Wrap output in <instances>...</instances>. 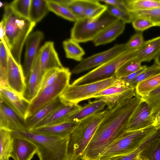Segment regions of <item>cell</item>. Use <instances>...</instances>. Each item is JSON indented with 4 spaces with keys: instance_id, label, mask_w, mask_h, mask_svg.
<instances>
[{
    "instance_id": "obj_26",
    "label": "cell",
    "mask_w": 160,
    "mask_h": 160,
    "mask_svg": "<svg viewBox=\"0 0 160 160\" xmlns=\"http://www.w3.org/2000/svg\"><path fill=\"white\" fill-rule=\"evenodd\" d=\"M124 2L129 12L160 8V0H124Z\"/></svg>"
},
{
    "instance_id": "obj_53",
    "label": "cell",
    "mask_w": 160,
    "mask_h": 160,
    "mask_svg": "<svg viewBox=\"0 0 160 160\" xmlns=\"http://www.w3.org/2000/svg\"><path fill=\"white\" fill-rule=\"evenodd\" d=\"M136 160H142V159H140L138 156V157H137V158Z\"/></svg>"
},
{
    "instance_id": "obj_16",
    "label": "cell",
    "mask_w": 160,
    "mask_h": 160,
    "mask_svg": "<svg viewBox=\"0 0 160 160\" xmlns=\"http://www.w3.org/2000/svg\"><path fill=\"white\" fill-rule=\"evenodd\" d=\"M42 74L53 68L62 69V66L54 46V42L48 41L39 50L38 53Z\"/></svg>"
},
{
    "instance_id": "obj_41",
    "label": "cell",
    "mask_w": 160,
    "mask_h": 160,
    "mask_svg": "<svg viewBox=\"0 0 160 160\" xmlns=\"http://www.w3.org/2000/svg\"><path fill=\"white\" fill-rule=\"evenodd\" d=\"M105 4L107 6V11L113 16L125 24L132 22V18L128 12L124 11L110 5Z\"/></svg>"
},
{
    "instance_id": "obj_21",
    "label": "cell",
    "mask_w": 160,
    "mask_h": 160,
    "mask_svg": "<svg viewBox=\"0 0 160 160\" xmlns=\"http://www.w3.org/2000/svg\"><path fill=\"white\" fill-rule=\"evenodd\" d=\"M160 51V36L145 41L137 52L135 57L141 63L154 59Z\"/></svg>"
},
{
    "instance_id": "obj_10",
    "label": "cell",
    "mask_w": 160,
    "mask_h": 160,
    "mask_svg": "<svg viewBox=\"0 0 160 160\" xmlns=\"http://www.w3.org/2000/svg\"><path fill=\"white\" fill-rule=\"evenodd\" d=\"M127 49L126 43L116 44L108 50L83 58L72 69L71 73L77 74L98 67L116 57Z\"/></svg>"
},
{
    "instance_id": "obj_50",
    "label": "cell",
    "mask_w": 160,
    "mask_h": 160,
    "mask_svg": "<svg viewBox=\"0 0 160 160\" xmlns=\"http://www.w3.org/2000/svg\"><path fill=\"white\" fill-rule=\"evenodd\" d=\"M153 125L156 130L160 129V117L155 119Z\"/></svg>"
},
{
    "instance_id": "obj_18",
    "label": "cell",
    "mask_w": 160,
    "mask_h": 160,
    "mask_svg": "<svg viewBox=\"0 0 160 160\" xmlns=\"http://www.w3.org/2000/svg\"><path fill=\"white\" fill-rule=\"evenodd\" d=\"M79 122L80 121H68L59 123L33 128L29 131L49 136L62 137H70Z\"/></svg>"
},
{
    "instance_id": "obj_34",
    "label": "cell",
    "mask_w": 160,
    "mask_h": 160,
    "mask_svg": "<svg viewBox=\"0 0 160 160\" xmlns=\"http://www.w3.org/2000/svg\"><path fill=\"white\" fill-rule=\"evenodd\" d=\"M136 94L135 88H131L122 93L100 98L106 103L109 110L122 101L132 98Z\"/></svg>"
},
{
    "instance_id": "obj_4",
    "label": "cell",
    "mask_w": 160,
    "mask_h": 160,
    "mask_svg": "<svg viewBox=\"0 0 160 160\" xmlns=\"http://www.w3.org/2000/svg\"><path fill=\"white\" fill-rule=\"evenodd\" d=\"M108 110L106 109L80 121L70 136L69 160H81L85 149Z\"/></svg>"
},
{
    "instance_id": "obj_5",
    "label": "cell",
    "mask_w": 160,
    "mask_h": 160,
    "mask_svg": "<svg viewBox=\"0 0 160 160\" xmlns=\"http://www.w3.org/2000/svg\"><path fill=\"white\" fill-rule=\"evenodd\" d=\"M156 130L152 125L140 130L126 131L108 147L99 160H108L131 153Z\"/></svg>"
},
{
    "instance_id": "obj_29",
    "label": "cell",
    "mask_w": 160,
    "mask_h": 160,
    "mask_svg": "<svg viewBox=\"0 0 160 160\" xmlns=\"http://www.w3.org/2000/svg\"><path fill=\"white\" fill-rule=\"evenodd\" d=\"M160 87V72L138 83L135 90L137 94L142 97Z\"/></svg>"
},
{
    "instance_id": "obj_44",
    "label": "cell",
    "mask_w": 160,
    "mask_h": 160,
    "mask_svg": "<svg viewBox=\"0 0 160 160\" xmlns=\"http://www.w3.org/2000/svg\"><path fill=\"white\" fill-rule=\"evenodd\" d=\"M144 42L142 32H137L130 38L126 44L128 49H136L141 48Z\"/></svg>"
},
{
    "instance_id": "obj_7",
    "label": "cell",
    "mask_w": 160,
    "mask_h": 160,
    "mask_svg": "<svg viewBox=\"0 0 160 160\" xmlns=\"http://www.w3.org/2000/svg\"><path fill=\"white\" fill-rule=\"evenodd\" d=\"M71 74L69 68L64 67L60 70L57 79L52 84L41 88L30 103L27 118L59 97L70 84Z\"/></svg>"
},
{
    "instance_id": "obj_40",
    "label": "cell",
    "mask_w": 160,
    "mask_h": 160,
    "mask_svg": "<svg viewBox=\"0 0 160 160\" xmlns=\"http://www.w3.org/2000/svg\"><path fill=\"white\" fill-rule=\"evenodd\" d=\"M129 13L131 15L132 19L136 17L146 18L153 22L156 25V26L160 27V8Z\"/></svg>"
},
{
    "instance_id": "obj_20",
    "label": "cell",
    "mask_w": 160,
    "mask_h": 160,
    "mask_svg": "<svg viewBox=\"0 0 160 160\" xmlns=\"http://www.w3.org/2000/svg\"><path fill=\"white\" fill-rule=\"evenodd\" d=\"M43 75L41 73L38 54L32 69L23 96V98L30 103L39 91Z\"/></svg>"
},
{
    "instance_id": "obj_30",
    "label": "cell",
    "mask_w": 160,
    "mask_h": 160,
    "mask_svg": "<svg viewBox=\"0 0 160 160\" xmlns=\"http://www.w3.org/2000/svg\"><path fill=\"white\" fill-rule=\"evenodd\" d=\"M107 10V6L99 0H87L84 18L95 19L100 17Z\"/></svg>"
},
{
    "instance_id": "obj_43",
    "label": "cell",
    "mask_w": 160,
    "mask_h": 160,
    "mask_svg": "<svg viewBox=\"0 0 160 160\" xmlns=\"http://www.w3.org/2000/svg\"><path fill=\"white\" fill-rule=\"evenodd\" d=\"M132 26L137 32L143 31L156 25L149 20L141 17H136L133 18L132 22Z\"/></svg>"
},
{
    "instance_id": "obj_35",
    "label": "cell",
    "mask_w": 160,
    "mask_h": 160,
    "mask_svg": "<svg viewBox=\"0 0 160 160\" xmlns=\"http://www.w3.org/2000/svg\"><path fill=\"white\" fill-rule=\"evenodd\" d=\"M49 11L66 19L76 22L78 18L66 6L54 2L52 0H47Z\"/></svg>"
},
{
    "instance_id": "obj_33",
    "label": "cell",
    "mask_w": 160,
    "mask_h": 160,
    "mask_svg": "<svg viewBox=\"0 0 160 160\" xmlns=\"http://www.w3.org/2000/svg\"><path fill=\"white\" fill-rule=\"evenodd\" d=\"M142 98L151 108L152 116L155 119L157 114L160 112V87L142 97Z\"/></svg>"
},
{
    "instance_id": "obj_48",
    "label": "cell",
    "mask_w": 160,
    "mask_h": 160,
    "mask_svg": "<svg viewBox=\"0 0 160 160\" xmlns=\"http://www.w3.org/2000/svg\"><path fill=\"white\" fill-rule=\"evenodd\" d=\"M112 159L114 160H136L137 159H135L130 153L126 156L118 157Z\"/></svg>"
},
{
    "instance_id": "obj_2",
    "label": "cell",
    "mask_w": 160,
    "mask_h": 160,
    "mask_svg": "<svg viewBox=\"0 0 160 160\" xmlns=\"http://www.w3.org/2000/svg\"><path fill=\"white\" fill-rule=\"evenodd\" d=\"M36 24L15 13L8 4L5 5L0 22V39L4 41L12 56L20 64L23 46Z\"/></svg>"
},
{
    "instance_id": "obj_28",
    "label": "cell",
    "mask_w": 160,
    "mask_h": 160,
    "mask_svg": "<svg viewBox=\"0 0 160 160\" xmlns=\"http://www.w3.org/2000/svg\"><path fill=\"white\" fill-rule=\"evenodd\" d=\"M12 140L11 131L0 128V160H9L12 150Z\"/></svg>"
},
{
    "instance_id": "obj_13",
    "label": "cell",
    "mask_w": 160,
    "mask_h": 160,
    "mask_svg": "<svg viewBox=\"0 0 160 160\" xmlns=\"http://www.w3.org/2000/svg\"><path fill=\"white\" fill-rule=\"evenodd\" d=\"M11 132L12 140L10 157L13 160H31L37 154V146L29 139Z\"/></svg>"
},
{
    "instance_id": "obj_51",
    "label": "cell",
    "mask_w": 160,
    "mask_h": 160,
    "mask_svg": "<svg viewBox=\"0 0 160 160\" xmlns=\"http://www.w3.org/2000/svg\"><path fill=\"white\" fill-rule=\"evenodd\" d=\"M155 64L160 67V51L154 59Z\"/></svg>"
},
{
    "instance_id": "obj_45",
    "label": "cell",
    "mask_w": 160,
    "mask_h": 160,
    "mask_svg": "<svg viewBox=\"0 0 160 160\" xmlns=\"http://www.w3.org/2000/svg\"><path fill=\"white\" fill-rule=\"evenodd\" d=\"M61 69H52L45 73L43 76L40 89L52 84L57 79Z\"/></svg>"
},
{
    "instance_id": "obj_32",
    "label": "cell",
    "mask_w": 160,
    "mask_h": 160,
    "mask_svg": "<svg viewBox=\"0 0 160 160\" xmlns=\"http://www.w3.org/2000/svg\"><path fill=\"white\" fill-rule=\"evenodd\" d=\"M138 156L142 160H160V137L150 143Z\"/></svg>"
},
{
    "instance_id": "obj_47",
    "label": "cell",
    "mask_w": 160,
    "mask_h": 160,
    "mask_svg": "<svg viewBox=\"0 0 160 160\" xmlns=\"http://www.w3.org/2000/svg\"><path fill=\"white\" fill-rule=\"evenodd\" d=\"M147 67L146 65L142 66L141 68L137 71L125 77H122L119 79L123 81L125 83H127L136 77L138 75L144 70Z\"/></svg>"
},
{
    "instance_id": "obj_31",
    "label": "cell",
    "mask_w": 160,
    "mask_h": 160,
    "mask_svg": "<svg viewBox=\"0 0 160 160\" xmlns=\"http://www.w3.org/2000/svg\"><path fill=\"white\" fill-rule=\"evenodd\" d=\"M8 48L3 40L0 42V87H8L7 73L8 63Z\"/></svg>"
},
{
    "instance_id": "obj_15",
    "label": "cell",
    "mask_w": 160,
    "mask_h": 160,
    "mask_svg": "<svg viewBox=\"0 0 160 160\" xmlns=\"http://www.w3.org/2000/svg\"><path fill=\"white\" fill-rule=\"evenodd\" d=\"M0 98L19 116L26 119L30 102L8 87H0Z\"/></svg>"
},
{
    "instance_id": "obj_24",
    "label": "cell",
    "mask_w": 160,
    "mask_h": 160,
    "mask_svg": "<svg viewBox=\"0 0 160 160\" xmlns=\"http://www.w3.org/2000/svg\"><path fill=\"white\" fill-rule=\"evenodd\" d=\"M106 105V103L101 98L89 102L74 113L68 121H80L102 111Z\"/></svg>"
},
{
    "instance_id": "obj_19",
    "label": "cell",
    "mask_w": 160,
    "mask_h": 160,
    "mask_svg": "<svg viewBox=\"0 0 160 160\" xmlns=\"http://www.w3.org/2000/svg\"><path fill=\"white\" fill-rule=\"evenodd\" d=\"M81 107L82 106L78 104H63L49 116L38 123L33 128L68 121L71 116Z\"/></svg>"
},
{
    "instance_id": "obj_49",
    "label": "cell",
    "mask_w": 160,
    "mask_h": 160,
    "mask_svg": "<svg viewBox=\"0 0 160 160\" xmlns=\"http://www.w3.org/2000/svg\"><path fill=\"white\" fill-rule=\"evenodd\" d=\"M53 1L61 5L67 6L72 2V0H52Z\"/></svg>"
},
{
    "instance_id": "obj_1",
    "label": "cell",
    "mask_w": 160,
    "mask_h": 160,
    "mask_svg": "<svg viewBox=\"0 0 160 160\" xmlns=\"http://www.w3.org/2000/svg\"><path fill=\"white\" fill-rule=\"evenodd\" d=\"M142 97L136 94L108 109L85 149L81 160H99L113 142L127 131L130 119L139 104Z\"/></svg>"
},
{
    "instance_id": "obj_52",
    "label": "cell",
    "mask_w": 160,
    "mask_h": 160,
    "mask_svg": "<svg viewBox=\"0 0 160 160\" xmlns=\"http://www.w3.org/2000/svg\"><path fill=\"white\" fill-rule=\"evenodd\" d=\"M160 117V112L157 114V116H156V117H155V119L158 118Z\"/></svg>"
},
{
    "instance_id": "obj_14",
    "label": "cell",
    "mask_w": 160,
    "mask_h": 160,
    "mask_svg": "<svg viewBox=\"0 0 160 160\" xmlns=\"http://www.w3.org/2000/svg\"><path fill=\"white\" fill-rule=\"evenodd\" d=\"M0 128L10 131L29 130L26 120L0 100Z\"/></svg>"
},
{
    "instance_id": "obj_42",
    "label": "cell",
    "mask_w": 160,
    "mask_h": 160,
    "mask_svg": "<svg viewBox=\"0 0 160 160\" xmlns=\"http://www.w3.org/2000/svg\"><path fill=\"white\" fill-rule=\"evenodd\" d=\"M87 0H72L67 6L78 18V19L84 18V14Z\"/></svg>"
},
{
    "instance_id": "obj_6",
    "label": "cell",
    "mask_w": 160,
    "mask_h": 160,
    "mask_svg": "<svg viewBox=\"0 0 160 160\" xmlns=\"http://www.w3.org/2000/svg\"><path fill=\"white\" fill-rule=\"evenodd\" d=\"M119 20L107 10L96 19H78L71 29L70 38L79 43L93 41L104 30Z\"/></svg>"
},
{
    "instance_id": "obj_39",
    "label": "cell",
    "mask_w": 160,
    "mask_h": 160,
    "mask_svg": "<svg viewBox=\"0 0 160 160\" xmlns=\"http://www.w3.org/2000/svg\"><path fill=\"white\" fill-rule=\"evenodd\" d=\"M160 72V67L155 64L147 67L135 78L126 83L130 87L135 88L138 83Z\"/></svg>"
},
{
    "instance_id": "obj_36",
    "label": "cell",
    "mask_w": 160,
    "mask_h": 160,
    "mask_svg": "<svg viewBox=\"0 0 160 160\" xmlns=\"http://www.w3.org/2000/svg\"><path fill=\"white\" fill-rule=\"evenodd\" d=\"M141 62L134 57L123 64L116 71L115 76L119 79L138 70L142 67Z\"/></svg>"
},
{
    "instance_id": "obj_23",
    "label": "cell",
    "mask_w": 160,
    "mask_h": 160,
    "mask_svg": "<svg viewBox=\"0 0 160 160\" xmlns=\"http://www.w3.org/2000/svg\"><path fill=\"white\" fill-rule=\"evenodd\" d=\"M63 103L59 97L46 105L32 115L27 118L26 122L29 130L33 128L39 122L49 116Z\"/></svg>"
},
{
    "instance_id": "obj_3",
    "label": "cell",
    "mask_w": 160,
    "mask_h": 160,
    "mask_svg": "<svg viewBox=\"0 0 160 160\" xmlns=\"http://www.w3.org/2000/svg\"><path fill=\"white\" fill-rule=\"evenodd\" d=\"M12 131L29 139L36 145L39 160H69L70 137L49 136L29 130Z\"/></svg>"
},
{
    "instance_id": "obj_27",
    "label": "cell",
    "mask_w": 160,
    "mask_h": 160,
    "mask_svg": "<svg viewBox=\"0 0 160 160\" xmlns=\"http://www.w3.org/2000/svg\"><path fill=\"white\" fill-rule=\"evenodd\" d=\"M62 45L67 58L80 62L83 59L85 52L79 42L70 38L64 41Z\"/></svg>"
},
{
    "instance_id": "obj_46",
    "label": "cell",
    "mask_w": 160,
    "mask_h": 160,
    "mask_svg": "<svg viewBox=\"0 0 160 160\" xmlns=\"http://www.w3.org/2000/svg\"><path fill=\"white\" fill-rule=\"evenodd\" d=\"M99 1L100 2H104L106 4L110 5L128 12L126 7L124 0H100Z\"/></svg>"
},
{
    "instance_id": "obj_11",
    "label": "cell",
    "mask_w": 160,
    "mask_h": 160,
    "mask_svg": "<svg viewBox=\"0 0 160 160\" xmlns=\"http://www.w3.org/2000/svg\"><path fill=\"white\" fill-rule=\"evenodd\" d=\"M7 81L8 87L23 97L26 85L23 69L14 58L8 49Z\"/></svg>"
},
{
    "instance_id": "obj_38",
    "label": "cell",
    "mask_w": 160,
    "mask_h": 160,
    "mask_svg": "<svg viewBox=\"0 0 160 160\" xmlns=\"http://www.w3.org/2000/svg\"><path fill=\"white\" fill-rule=\"evenodd\" d=\"M31 1L32 0H15L8 4L15 13L28 19Z\"/></svg>"
},
{
    "instance_id": "obj_8",
    "label": "cell",
    "mask_w": 160,
    "mask_h": 160,
    "mask_svg": "<svg viewBox=\"0 0 160 160\" xmlns=\"http://www.w3.org/2000/svg\"><path fill=\"white\" fill-rule=\"evenodd\" d=\"M120 81L115 76L102 80L78 85L69 84L60 96L66 104H78L83 100L91 98L93 95Z\"/></svg>"
},
{
    "instance_id": "obj_12",
    "label": "cell",
    "mask_w": 160,
    "mask_h": 160,
    "mask_svg": "<svg viewBox=\"0 0 160 160\" xmlns=\"http://www.w3.org/2000/svg\"><path fill=\"white\" fill-rule=\"evenodd\" d=\"M43 38V32L37 31L30 35L25 41V52L22 68L26 82L36 61L40 44Z\"/></svg>"
},
{
    "instance_id": "obj_9",
    "label": "cell",
    "mask_w": 160,
    "mask_h": 160,
    "mask_svg": "<svg viewBox=\"0 0 160 160\" xmlns=\"http://www.w3.org/2000/svg\"><path fill=\"white\" fill-rule=\"evenodd\" d=\"M138 49H127L110 61L98 67L75 80L72 84L78 85L97 82L115 76L123 64L135 57Z\"/></svg>"
},
{
    "instance_id": "obj_37",
    "label": "cell",
    "mask_w": 160,
    "mask_h": 160,
    "mask_svg": "<svg viewBox=\"0 0 160 160\" xmlns=\"http://www.w3.org/2000/svg\"><path fill=\"white\" fill-rule=\"evenodd\" d=\"M131 88L123 81H120L116 84L107 88L92 96L91 98H102L123 92Z\"/></svg>"
},
{
    "instance_id": "obj_22",
    "label": "cell",
    "mask_w": 160,
    "mask_h": 160,
    "mask_svg": "<svg viewBox=\"0 0 160 160\" xmlns=\"http://www.w3.org/2000/svg\"><path fill=\"white\" fill-rule=\"evenodd\" d=\"M125 24L119 20L107 28L93 40L94 45L97 46L104 45L114 40L123 32Z\"/></svg>"
},
{
    "instance_id": "obj_25",
    "label": "cell",
    "mask_w": 160,
    "mask_h": 160,
    "mask_svg": "<svg viewBox=\"0 0 160 160\" xmlns=\"http://www.w3.org/2000/svg\"><path fill=\"white\" fill-rule=\"evenodd\" d=\"M49 11L47 0H32L28 19L36 24L41 21Z\"/></svg>"
},
{
    "instance_id": "obj_17",
    "label": "cell",
    "mask_w": 160,
    "mask_h": 160,
    "mask_svg": "<svg viewBox=\"0 0 160 160\" xmlns=\"http://www.w3.org/2000/svg\"><path fill=\"white\" fill-rule=\"evenodd\" d=\"M152 112L148 104L142 101L132 116L127 131L140 130L153 125L155 119L152 116Z\"/></svg>"
},
{
    "instance_id": "obj_54",
    "label": "cell",
    "mask_w": 160,
    "mask_h": 160,
    "mask_svg": "<svg viewBox=\"0 0 160 160\" xmlns=\"http://www.w3.org/2000/svg\"><path fill=\"white\" fill-rule=\"evenodd\" d=\"M108 160H114L113 159H111Z\"/></svg>"
}]
</instances>
